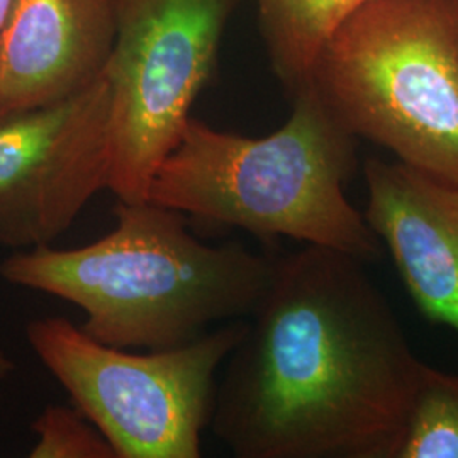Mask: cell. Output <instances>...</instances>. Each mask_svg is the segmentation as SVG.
Returning <instances> with one entry per match:
<instances>
[{
  "label": "cell",
  "instance_id": "6da1fadb",
  "mask_svg": "<svg viewBox=\"0 0 458 458\" xmlns=\"http://www.w3.org/2000/svg\"><path fill=\"white\" fill-rule=\"evenodd\" d=\"M217 382L211 428L238 458H394L423 361L363 263L274 259Z\"/></svg>",
  "mask_w": 458,
  "mask_h": 458
},
{
  "label": "cell",
  "instance_id": "7a4b0ae2",
  "mask_svg": "<svg viewBox=\"0 0 458 458\" xmlns=\"http://www.w3.org/2000/svg\"><path fill=\"white\" fill-rule=\"evenodd\" d=\"M114 216L115 228L90 245L17 250L0 277L79 306L89 336L126 350L194 344L257 308L274 259L202 243L187 214L149 199L117 200Z\"/></svg>",
  "mask_w": 458,
  "mask_h": 458
},
{
  "label": "cell",
  "instance_id": "3957f363",
  "mask_svg": "<svg viewBox=\"0 0 458 458\" xmlns=\"http://www.w3.org/2000/svg\"><path fill=\"white\" fill-rule=\"evenodd\" d=\"M357 165V138L308 85L293 96L285 124L262 138L191 117L148 199L263 242L291 238L374 263L384 246L346 197Z\"/></svg>",
  "mask_w": 458,
  "mask_h": 458
},
{
  "label": "cell",
  "instance_id": "277c9868",
  "mask_svg": "<svg viewBox=\"0 0 458 458\" xmlns=\"http://www.w3.org/2000/svg\"><path fill=\"white\" fill-rule=\"evenodd\" d=\"M310 85L357 140L458 183L457 0H369L327 39Z\"/></svg>",
  "mask_w": 458,
  "mask_h": 458
},
{
  "label": "cell",
  "instance_id": "5b68a950",
  "mask_svg": "<svg viewBox=\"0 0 458 458\" xmlns=\"http://www.w3.org/2000/svg\"><path fill=\"white\" fill-rule=\"evenodd\" d=\"M245 327L229 321L194 344L147 353L100 344L62 316L34 319L26 336L117 458H199L217 370Z\"/></svg>",
  "mask_w": 458,
  "mask_h": 458
},
{
  "label": "cell",
  "instance_id": "8992f818",
  "mask_svg": "<svg viewBox=\"0 0 458 458\" xmlns=\"http://www.w3.org/2000/svg\"><path fill=\"white\" fill-rule=\"evenodd\" d=\"M242 0H114L111 174L117 200L143 202L213 77Z\"/></svg>",
  "mask_w": 458,
  "mask_h": 458
},
{
  "label": "cell",
  "instance_id": "52a82bcc",
  "mask_svg": "<svg viewBox=\"0 0 458 458\" xmlns=\"http://www.w3.org/2000/svg\"><path fill=\"white\" fill-rule=\"evenodd\" d=\"M107 72L70 98L0 119V245L49 246L109 189Z\"/></svg>",
  "mask_w": 458,
  "mask_h": 458
},
{
  "label": "cell",
  "instance_id": "ba28073f",
  "mask_svg": "<svg viewBox=\"0 0 458 458\" xmlns=\"http://www.w3.org/2000/svg\"><path fill=\"white\" fill-rule=\"evenodd\" d=\"M363 216L416 310L458 335V183L401 162L367 160Z\"/></svg>",
  "mask_w": 458,
  "mask_h": 458
},
{
  "label": "cell",
  "instance_id": "9c48e42d",
  "mask_svg": "<svg viewBox=\"0 0 458 458\" xmlns=\"http://www.w3.org/2000/svg\"><path fill=\"white\" fill-rule=\"evenodd\" d=\"M114 41V0H13L0 31V119L98 81Z\"/></svg>",
  "mask_w": 458,
  "mask_h": 458
},
{
  "label": "cell",
  "instance_id": "30bf717a",
  "mask_svg": "<svg viewBox=\"0 0 458 458\" xmlns=\"http://www.w3.org/2000/svg\"><path fill=\"white\" fill-rule=\"evenodd\" d=\"M274 73L294 96L311 82L327 39L369 0H255Z\"/></svg>",
  "mask_w": 458,
  "mask_h": 458
},
{
  "label": "cell",
  "instance_id": "8fae6325",
  "mask_svg": "<svg viewBox=\"0 0 458 458\" xmlns=\"http://www.w3.org/2000/svg\"><path fill=\"white\" fill-rule=\"evenodd\" d=\"M394 458H458V376L423 365Z\"/></svg>",
  "mask_w": 458,
  "mask_h": 458
},
{
  "label": "cell",
  "instance_id": "7c38bea8",
  "mask_svg": "<svg viewBox=\"0 0 458 458\" xmlns=\"http://www.w3.org/2000/svg\"><path fill=\"white\" fill-rule=\"evenodd\" d=\"M31 458H117L114 446L79 408L48 406L34 420Z\"/></svg>",
  "mask_w": 458,
  "mask_h": 458
},
{
  "label": "cell",
  "instance_id": "4fadbf2b",
  "mask_svg": "<svg viewBox=\"0 0 458 458\" xmlns=\"http://www.w3.org/2000/svg\"><path fill=\"white\" fill-rule=\"evenodd\" d=\"M13 370H14V363L0 350V380L9 376Z\"/></svg>",
  "mask_w": 458,
  "mask_h": 458
},
{
  "label": "cell",
  "instance_id": "5bb4252c",
  "mask_svg": "<svg viewBox=\"0 0 458 458\" xmlns=\"http://www.w3.org/2000/svg\"><path fill=\"white\" fill-rule=\"evenodd\" d=\"M11 2L13 0H0V31H2V26L5 22V17H7V13H9Z\"/></svg>",
  "mask_w": 458,
  "mask_h": 458
},
{
  "label": "cell",
  "instance_id": "9a60e30c",
  "mask_svg": "<svg viewBox=\"0 0 458 458\" xmlns=\"http://www.w3.org/2000/svg\"><path fill=\"white\" fill-rule=\"evenodd\" d=\"M457 4H458V0H457Z\"/></svg>",
  "mask_w": 458,
  "mask_h": 458
}]
</instances>
